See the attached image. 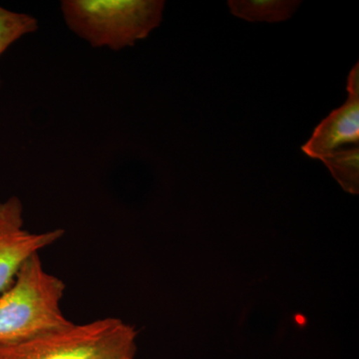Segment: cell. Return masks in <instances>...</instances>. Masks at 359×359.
Masks as SVG:
<instances>
[{
  "label": "cell",
  "mask_w": 359,
  "mask_h": 359,
  "mask_svg": "<svg viewBox=\"0 0 359 359\" xmlns=\"http://www.w3.org/2000/svg\"><path fill=\"white\" fill-rule=\"evenodd\" d=\"M65 233L62 229L32 233L25 228L20 198L13 196L0 202V294L30 257L57 242Z\"/></svg>",
  "instance_id": "4"
},
{
  "label": "cell",
  "mask_w": 359,
  "mask_h": 359,
  "mask_svg": "<svg viewBox=\"0 0 359 359\" xmlns=\"http://www.w3.org/2000/svg\"><path fill=\"white\" fill-rule=\"evenodd\" d=\"M66 285L44 269L39 254L0 294V344L25 341L72 325L61 309Z\"/></svg>",
  "instance_id": "1"
},
{
  "label": "cell",
  "mask_w": 359,
  "mask_h": 359,
  "mask_svg": "<svg viewBox=\"0 0 359 359\" xmlns=\"http://www.w3.org/2000/svg\"><path fill=\"white\" fill-rule=\"evenodd\" d=\"M137 332L116 318L75 325L14 344H0V359H109L134 356Z\"/></svg>",
  "instance_id": "3"
},
{
  "label": "cell",
  "mask_w": 359,
  "mask_h": 359,
  "mask_svg": "<svg viewBox=\"0 0 359 359\" xmlns=\"http://www.w3.org/2000/svg\"><path fill=\"white\" fill-rule=\"evenodd\" d=\"M323 163L330 173L346 192L359 193V146L340 149L323 158Z\"/></svg>",
  "instance_id": "7"
},
{
  "label": "cell",
  "mask_w": 359,
  "mask_h": 359,
  "mask_svg": "<svg viewBox=\"0 0 359 359\" xmlns=\"http://www.w3.org/2000/svg\"><path fill=\"white\" fill-rule=\"evenodd\" d=\"M301 4L290 0H230L228 2L233 15L252 22H282L290 20Z\"/></svg>",
  "instance_id": "6"
},
{
  "label": "cell",
  "mask_w": 359,
  "mask_h": 359,
  "mask_svg": "<svg viewBox=\"0 0 359 359\" xmlns=\"http://www.w3.org/2000/svg\"><path fill=\"white\" fill-rule=\"evenodd\" d=\"M348 98L341 107L332 111L314 129L313 136L302 150L313 159L323 160L346 144L359 143V63L347 79Z\"/></svg>",
  "instance_id": "5"
},
{
  "label": "cell",
  "mask_w": 359,
  "mask_h": 359,
  "mask_svg": "<svg viewBox=\"0 0 359 359\" xmlns=\"http://www.w3.org/2000/svg\"><path fill=\"white\" fill-rule=\"evenodd\" d=\"M39 29V20L25 13L9 11L0 6V56L18 40ZM1 84V80H0Z\"/></svg>",
  "instance_id": "8"
},
{
  "label": "cell",
  "mask_w": 359,
  "mask_h": 359,
  "mask_svg": "<svg viewBox=\"0 0 359 359\" xmlns=\"http://www.w3.org/2000/svg\"><path fill=\"white\" fill-rule=\"evenodd\" d=\"M68 29L93 48L119 51L133 46L159 27L163 0H62Z\"/></svg>",
  "instance_id": "2"
},
{
  "label": "cell",
  "mask_w": 359,
  "mask_h": 359,
  "mask_svg": "<svg viewBox=\"0 0 359 359\" xmlns=\"http://www.w3.org/2000/svg\"><path fill=\"white\" fill-rule=\"evenodd\" d=\"M109 359H134V356H119V358H113Z\"/></svg>",
  "instance_id": "9"
}]
</instances>
